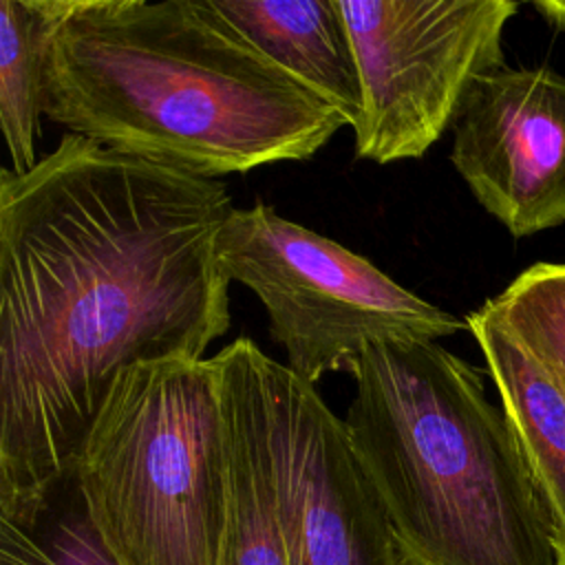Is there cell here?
<instances>
[{"label":"cell","mask_w":565,"mask_h":565,"mask_svg":"<svg viewBox=\"0 0 565 565\" xmlns=\"http://www.w3.org/2000/svg\"><path fill=\"white\" fill-rule=\"evenodd\" d=\"M223 181L79 135L0 174V521L31 525L73 475L115 380L203 360L230 324Z\"/></svg>","instance_id":"6da1fadb"},{"label":"cell","mask_w":565,"mask_h":565,"mask_svg":"<svg viewBox=\"0 0 565 565\" xmlns=\"http://www.w3.org/2000/svg\"><path fill=\"white\" fill-rule=\"evenodd\" d=\"M44 117L205 179L309 159L349 126L214 0H57Z\"/></svg>","instance_id":"7a4b0ae2"},{"label":"cell","mask_w":565,"mask_h":565,"mask_svg":"<svg viewBox=\"0 0 565 565\" xmlns=\"http://www.w3.org/2000/svg\"><path fill=\"white\" fill-rule=\"evenodd\" d=\"M347 408L402 565H558L547 503L470 362L439 342L366 347Z\"/></svg>","instance_id":"3957f363"},{"label":"cell","mask_w":565,"mask_h":565,"mask_svg":"<svg viewBox=\"0 0 565 565\" xmlns=\"http://www.w3.org/2000/svg\"><path fill=\"white\" fill-rule=\"evenodd\" d=\"M73 477L115 565H223L230 441L212 358L126 369Z\"/></svg>","instance_id":"277c9868"},{"label":"cell","mask_w":565,"mask_h":565,"mask_svg":"<svg viewBox=\"0 0 565 565\" xmlns=\"http://www.w3.org/2000/svg\"><path fill=\"white\" fill-rule=\"evenodd\" d=\"M216 258L230 282L258 296L287 366L311 386L327 373L353 371L375 342H437L468 329L364 256L265 203L232 210Z\"/></svg>","instance_id":"5b68a950"},{"label":"cell","mask_w":565,"mask_h":565,"mask_svg":"<svg viewBox=\"0 0 565 565\" xmlns=\"http://www.w3.org/2000/svg\"><path fill=\"white\" fill-rule=\"evenodd\" d=\"M358 62L355 154L424 157L452 126L475 82L505 66L510 0H338Z\"/></svg>","instance_id":"8992f818"},{"label":"cell","mask_w":565,"mask_h":565,"mask_svg":"<svg viewBox=\"0 0 565 565\" xmlns=\"http://www.w3.org/2000/svg\"><path fill=\"white\" fill-rule=\"evenodd\" d=\"M260 430L287 565H402L344 419L252 340H234Z\"/></svg>","instance_id":"52a82bcc"},{"label":"cell","mask_w":565,"mask_h":565,"mask_svg":"<svg viewBox=\"0 0 565 565\" xmlns=\"http://www.w3.org/2000/svg\"><path fill=\"white\" fill-rule=\"evenodd\" d=\"M452 130L455 170L512 236L565 223V75L492 71L475 82Z\"/></svg>","instance_id":"ba28073f"},{"label":"cell","mask_w":565,"mask_h":565,"mask_svg":"<svg viewBox=\"0 0 565 565\" xmlns=\"http://www.w3.org/2000/svg\"><path fill=\"white\" fill-rule=\"evenodd\" d=\"M525 461L552 514L565 558V395L488 302L466 316Z\"/></svg>","instance_id":"9c48e42d"},{"label":"cell","mask_w":565,"mask_h":565,"mask_svg":"<svg viewBox=\"0 0 565 565\" xmlns=\"http://www.w3.org/2000/svg\"><path fill=\"white\" fill-rule=\"evenodd\" d=\"M274 64L335 106L349 126L362 108L353 46L338 0H214Z\"/></svg>","instance_id":"30bf717a"},{"label":"cell","mask_w":565,"mask_h":565,"mask_svg":"<svg viewBox=\"0 0 565 565\" xmlns=\"http://www.w3.org/2000/svg\"><path fill=\"white\" fill-rule=\"evenodd\" d=\"M230 441V525L223 565H287L271 486L245 371L236 344L212 358Z\"/></svg>","instance_id":"8fae6325"},{"label":"cell","mask_w":565,"mask_h":565,"mask_svg":"<svg viewBox=\"0 0 565 565\" xmlns=\"http://www.w3.org/2000/svg\"><path fill=\"white\" fill-rule=\"evenodd\" d=\"M57 0H0V126L11 170L38 161L44 115V66Z\"/></svg>","instance_id":"7c38bea8"},{"label":"cell","mask_w":565,"mask_h":565,"mask_svg":"<svg viewBox=\"0 0 565 565\" xmlns=\"http://www.w3.org/2000/svg\"><path fill=\"white\" fill-rule=\"evenodd\" d=\"M0 565H115L86 516L73 475L31 525L0 521Z\"/></svg>","instance_id":"4fadbf2b"},{"label":"cell","mask_w":565,"mask_h":565,"mask_svg":"<svg viewBox=\"0 0 565 565\" xmlns=\"http://www.w3.org/2000/svg\"><path fill=\"white\" fill-rule=\"evenodd\" d=\"M486 302L565 395V263H534Z\"/></svg>","instance_id":"5bb4252c"},{"label":"cell","mask_w":565,"mask_h":565,"mask_svg":"<svg viewBox=\"0 0 565 565\" xmlns=\"http://www.w3.org/2000/svg\"><path fill=\"white\" fill-rule=\"evenodd\" d=\"M532 7L545 22L565 31V0H536Z\"/></svg>","instance_id":"9a60e30c"},{"label":"cell","mask_w":565,"mask_h":565,"mask_svg":"<svg viewBox=\"0 0 565 565\" xmlns=\"http://www.w3.org/2000/svg\"><path fill=\"white\" fill-rule=\"evenodd\" d=\"M558 565H565V558H561V563Z\"/></svg>","instance_id":"2e32d148"}]
</instances>
